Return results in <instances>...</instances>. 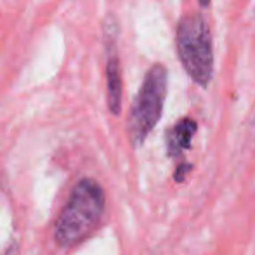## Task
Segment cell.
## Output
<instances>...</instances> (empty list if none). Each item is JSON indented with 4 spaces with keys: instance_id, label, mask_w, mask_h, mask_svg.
<instances>
[{
    "instance_id": "6da1fadb",
    "label": "cell",
    "mask_w": 255,
    "mask_h": 255,
    "mask_svg": "<svg viewBox=\"0 0 255 255\" xmlns=\"http://www.w3.org/2000/svg\"><path fill=\"white\" fill-rule=\"evenodd\" d=\"M104 207L106 196L103 186L96 179H80L54 224V240L57 245L61 249H71L87 240L101 222Z\"/></svg>"
},
{
    "instance_id": "7a4b0ae2",
    "label": "cell",
    "mask_w": 255,
    "mask_h": 255,
    "mask_svg": "<svg viewBox=\"0 0 255 255\" xmlns=\"http://www.w3.org/2000/svg\"><path fill=\"white\" fill-rule=\"evenodd\" d=\"M175 47L186 73L196 85L207 89L214 75V42L202 12L186 14L179 19Z\"/></svg>"
},
{
    "instance_id": "3957f363",
    "label": "cell",
    "mask_w": 255,
    "mask_h": 255,
    "mask_svg": "<svg viewBox=\"0 0 255 255\" xmlns=\"http://www.w3.org/2000/svg\"><path fill=\"white\" fill-rule=\"evenodd\" d=\"M167 84L168 75L163 64H153L146 71L128 117V137L134 148L144 144L146 137L160 122L167 98Z\"/></svg>"
},
{
    "instance_id": "277c9868",
    "label": "cell",
    "mask_w": 255,
    "mask_h": 255,
    "mask_svg": "<svg viewBox=\"0 0 255 255\" xmlns=\"http://www.w3.org/2000/svg\"><path fill=\"white\" fill-rule=\"evenodd\" d=\"M108 38V63H106V89H108V108L113 115H120L122 111V68L118 59L115 37L106 35Z\"/></svg>"
},
{
    "instance_id": "5b68a950",
    "label": "cell",
    "mask_w": 255,
    "mask_h": 255,
    "mask_svg": "<svg viewBox=\"0 0 255 255\" xmlns=\"http://www.w3.org/2000/svg\"><path fill=\"white\" fill-rule=\"evenodd\" d=\"M198 130V125L193 118H181L172 128L167 130L165 142H167V154L172 158L181 156L186 149L191 148L193 135Z\"/></svg>"
},
{
    "instance_id": "8992f818",
    "label": "cell",
    "mask_w": 255,
    "mask_h": 255,
    "mask_svg": "<svg viewBox=\"0 0 255 255\" xmlns=\"http://www.w3.org/2000/svg\"><path fill=\"white\" fill-rule=\"evenodd\" d=\"M189 170H191V163H181L177 168V172H175V175H174V181L182 182L186 179V175H188Z\"/></svg>"
},
{
    "instance_id": "52a82bcc",
    "label": "cell",
    "mask_w": 255,
    "mask_h": 255,
    "mask_svg": "<svg viewBox=\"0 0 255 255\" xmlns=\"http://www.w3.org/2000/svg\"><path fill=\"white\" fill-rule=\"evenodd\" d=\"M5 255H19V243L10 242L9 247H7V250H5Z\"/></svg>"
},
{
    "instance_id": "ba28073f",
    "label": "cell",
    "mask_w": 255,
    "mask_h": 255,
    "mask_svg": "<svg viewBox=\"0 0 255 255\" xmlns=\"http://www.w3.org/2000/svg\"><path fill=\"white\" fill-rule=\"evenodd\" d=\"M210 2H212V0H198V3L202 7H208V5H210Z\"/></svg>"
}]
</instances>
